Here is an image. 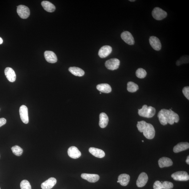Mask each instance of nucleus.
I'll return each mask as SVG.
<instances>
[{
	"label": "nucleus",
	"instance_id": "30",
	"mask_svg": "<svg viewBox=\"0 0 189 189\" xmlns=\"http://www.w3.org/2000/svg\"><path fill=\"white\" fill-rule=\"evenodd\" d=\"M162 184L163 189H171L173 187V183L169 181H164L163 183Z\"/></svg>",
	"mask_w": 189,
	"mask_h": 189
},
{
	"label": "nucleus",
	"instance_id": "13",
	"mask_svg": "<svg viewBox=\"0 0 189 189\" xmlns=\"http://www.w3.org/2000/svg\"><path fill=\"white\" fill-rule=\"evenodd\" d=\"M5 74L8 80L14 83L16 80V76L14 71L10 68H7L5 70Z\"/></svg>",
	"mask_w": 189,
	"mask_h": 189
},
{
	"label": "nucleus",
	"instance_id": "4",
	"mask_svg": "<svg viewBox=\"0 0 189 189\" xmlns=\"http://www.w3.org/2000/svg\"><path fill=\"white\" fill-rule=\"evenodd\" d=\"M152 15L154 19L160 21L166 18L167 16V13L160 7H156L153 10Z\"/></svg>",
	"mask_w": 189,
	"mask_h": 189
},
{
	"label": "nucleus",
	"instance_id": "10",
	"mask_svg": "<svg viewBox=\"0 0 189 189\" xmlns=\"http://www.w3.org/2000/svg\"><path fill=\"white\" fill-rule=\"evenodd\" d=\"M112 51V48L109 46H104L101 47L98 52V56L101 58H105L108 56Z\"/></svg>",
	"mask_w": 189,
	"mask_h": 189
},
{
	"label": "nucleus",
	"instance_id": "26",
	"mask_svg": "<svg viewBox=\"0 0 189 189\" xmlns=\"http://www.w3.org/2000/svg\"><path fill=\"white\" fill-rule=\"evenodd\" d=\"M139 87L137 84L133 82H129L127 84V90L129 92L134 93L137 91Z\"/></svg>",
	"mask_w": 189,
	"mask_h": 189
},
{
	"label": "nucleus",
	"instance_id": "39",
	"mask_svg": "<svg viewBox=\"0 0 189 189\" xmlns=\"http://www.w3.org/2000/svg\"><path fill=\"white\" fill-rule=\"evenodd\" d=\"M0 157H1V156H0Z\"/></svg>",
	"mask_w": 189,
	"mask_h": 189
},
{
	"label": "nucleus",
	"instance_id": "24",
	"mask_svg": "<svg viewBox=\"0 0 189 189\" xmlns=\"http://www.w3.org/2000/svg\"><path fill=\"white\" fill-rule=\"evenodd\" d=\"M41 6L47 12H52L55 11V6L51 2L47 1H44L41 2Z\"/></svg>",
	"mask_w": 189,
	"mask_h": 189
},
{
	"label": "nucleus",
	"instance_id": "12",
	"mask_svg": "<svg viewBox=\"0 0 189 189\" xmlns=\"http://www.w3.org/2000/svg\"><path fill=\"white\" fill-rule=\"evenodd\" d=\"M148 180V177L147 175L145 173H141L139 175L137 181V186L138 187H143L146 184Z\"/></svg>",
	"mask_w": 189,
	"mask_h": 189
},
{
	"label": "nucleus",
	"instance_id": "22",
	"mask_svg": "<svg viewBox=\"0 0 189 189\" xmlns=\"http://www.w3.org/2000/svg\"><path fill=\"white\" fill-rule=\"evenodd\" d=\"M130 180V176L127 174H123L119 175L118 177V183L122 186H126L128 184Z\"/></svg>",
	"mask_w": 189,
	"mask_h": 189
},
{
	"label": "nucleus",
	"instance_id": "38",
	"mask_svg": "<svg viewBox=\"0 0 189 189\" xmlns=\"http://www.w3.org/2000/svg\"><path fill=\"white\" fill-rule=\"evenodd\" d=\"M101 94V93H100V94Z\"/></svg>",
	"mask_w": 189,
	"mask_h": 189
},
{
	"label": "nucleus",
	"instance_id": "5",
	"mask_svg": "<svg viewBox=\"0 0 189 189\" xmlns=\"http://www.w3.org/2000/svg\"><path fill=\"white\" fill-rule=\"evenodd\" d=\"M174 180L179 181H187L189 179V176L186 172L178 171L173 173L171 175Z\"/></svg>",
	"mask_w": 189,
	"mask_h": 189
},
{
	"label": "nucleus",
	"instance_id": "25",
	"mask_svg": "<svg viewBox=\"0 0 189 189\" xmlns=\"http://www.w3.org/2000/svg\"><path fill=\"white\" fill-rule=\"evenodd\" d=\"M69 71L72 74L76 76H83L85 74V72L83 69L75 67H70L69 68Z\"/></svg>",
	"mask_w": 189,
	"mask_h": 189
},
{
	"label": "nucleus",
	"instance_id": "17",
	"mask_svg": "<svg viewBox=\"0 0 189 189\" xmlns=\"http://www.w3.org/2000/svg\"><path fill=\"white\" fill-rule=\"evenodd\" d=\"M57 182L56 178H51L41 184L42 189H51L55 185Z\"/></svg>",
	"mask_w": 189,
	"mask_h": 189
},
{
	"label": "nucleus",
	"instance_id": "16",
	"mask_svg": "<svg viewBox=\"0 0 189 189\" xmlns=\"http://www.w3.org/2000/svg\"><path fill=\"white\" fill-rule=\"evenodd\" d=\"M81 178L90 183H95L99 179V176L96 174L83 173L81 175Z\"/></svg>",
	"mask_w": 189,
	"mask_h": 189
},
{
	"label": "nucleus",
	"instance_id": "37",
	"mask_svg": "<svg viewBox=\"0 0 189 189\" xmlns=\"http://www.w3.org/2000/svg\"><path fill=\"white\" fill-rule=\"evenodd\" d=\"M142 141V142H144V141Z\"/></svg>",
	"mask_w": 189,
	"mask_h": 189
},
{
	"label": "nucleus",
	"instance_id": "31",
	"mask_svg": "<svg viewBox=\"0 0 189 189\" xmlns=\"http://www.w3.org/2000/svg\"><path fill=\"white\" fill-rule=\"evenodd\" d=\"M154 189H163L162 183L159 181H156L154 183L153 186Z\"/></svg>",
	"mask_w": 189,
	"mask_h": 189
},
{
	"label": "nucleus",
	"instance_id": "40",
	"mask_svg": "<svg viewBox=\"0 0 189 189\" xmlns=\"http://www.w3.org/2000/svg\"><path fill=\"white\" fill-rule=\"evenodd\" d=\"M0 189H1V188H0Z\"/></svg>",
	"mask_w": 189,
	"mask_h": 189
},
{
	"label": "nucleus",
	"instance_id": "32",
	"mask_svg": "<svg viewBox=\"0 0 189 189\" xmlns=\"http://www.w3.org/2000/svg\"><path fill=\"white\" fill-rule=\"evenodd\" d=\"M183 93L184 95L188 100L189 99V87L186 86L184 87L183 89Z\"/></svg>",
	"mask_w": 189,
	"mask_h": 189
},
{
	"label": "nucleus",
	"instance_id": "9",
	"mask_svg": "<svg viewBox=\"0 0 189 189\" xmlns=\"http://www.w3.org/2000/svg\"><path fill=\"white\" fill-rule=\"evenodd\" d=\"M121 37L125 43L129 45H133L135 44L133 37L130 32L126 31L122 32Z\"/></svg>",
	"mask_w": 189,
	"mask_h": 189
},
{
	"label": "nucleus",
	"instance_id": "18",
	"mask_svg": "<svg viewBox=\"0 0 189 189\" xmlns=\"http://www.w3.org/2000/svg\"><path fill=\"white\" fill-rule=\"evenodd\" d=\"M173 164V161L171 159L167 157H163L160 158L158 160L159 166L161 168L168 167L172 166Z\"/></svg>",
	"mask_w": 189,
	"mask_h": 189
},
{
	"label": "nucleus",
	"instance_id": "27",
	"mask_svg": "<svg viewBox=\"0 0 189 189\" xmlns=\"http://www.w3.org/2000/svg\"><path fill=\"white\" fill-rule=\"evenodd\" d=\"M11 150L14 155L17 156H21L23 152V149L18 145L12 147Z\"/></svg>",
	"mask_w": 189,
	"mask_h": 189
},
{
	"label": "nucleus",
	"instance_id": "6",
	"mask_svg": "<svg viewBox=\"0 0 189 189\" xmlns=\"http://www.w3.org/2000/svg\"><path fill=\"white\" fill-rule=\"evenodd\" d=\"M120 61L118 59L113 58L107 60L105 63L106 68L109 70L114 71L118 68Z\"/></svg>",
	"mask_w": 189,
	"mask_h": 189
},
{
	"label": "nucleus",
	"instance_id": "3",
	"mask_svg": "<svg viewBox=\"0 0 189 189\" xmlns=\"http://www.w3.org/2000/svg\"><path fill=\"white\" fill-rule=\"evenodd\" d=\"M138 114L139 115L147 118L153 117L155 115L156 112L155 108L152 106H148L146 105H144L141 109H138Z\"/></svg>",
	"mask_w": 189,
	"mask_h": 189
},
{
	"label": "nucleus",
	"instance_id": "34",
	"mask_svg": "<svg viewBox=\"0 0 189 189\" xmlns=\"http://www.w3.org/2000/svg\"><path fill=\"white\" fill-rule=\"evenodd\" d=\"M186 163L187 164H189V156H187V160H186Z\"/></svg>",
	"mask_w": 189,
	"mask_h": 189
},
{
	"label": "nucleus",
	"instance_id": "35",
	"mask_svg": "<svg viewBox=\"0 0 189 189\" xmlns=\"http://www.w3.org/2000/svg\"><path fill=\"white\" fill-rule=\"evenodd\" d=\"M3 43V40L0 37V44H2Z\"/></svg>",
	"mask_w": 189,
	"mask_h": 189
},
{
	"label": "nucleus",
	"instance_id": "2",
	"mask_svg": "<svg viewBox=\"0 0 189 189\" xmlns=\"http://www.w3.org/2000/svg\"><path fill=\"white\" fill-rule=\"evenodd\" d=\"M137 126L138 131L141 133H143L144 136L146 138L152 140L155 137V129L151 124L142 121L138 122Z\"/></svg>",
	"mask_w": 189,
	"mask_h": 189
},
{
	"label": "nucleus",
	"instance_id": "1",
	"mask_svg": "<svg viewBox=\"0 0 189 189\" xmlns=\"http://www.w3.org/2000/svg\"><path fill=\"white\" fill-rule=\"evenodd\" d=\"M158 117L160 123L163 125H166L168 123L173 125L175 123H178L179 120L178 114L171 109H161L158 113Z\"/></svg>",
	"mask_w": 189,
	"mask_h": 189
},
{
	"label": "nucleus",
	"instance_id": "23",
	"mask_svg": "<svg viewBox=\"0 0 189 189\" xmlns=\"http://www.w3.org/2000/svg\"><path fill=\"white\" fill-rule=\"evenodd\" d=\"M97 89L101 93H109L112 91L111 86L107 83L99 84L96 87Z\"/></svg>",
	"mask_w": 189,
	"mask_h": 189
},
{
	"label": "nucleus",
	"instance_id": "19",
	"mask_svg": "<svg viewBox=\"0 0 189 189\" xmlns=\"http://www.w3.org/2000/svg\"><path fill=\"white\" fill-rule=\"evenodd\" d=\"M189 148V144L188 142H181L174 147V152L178 153L180 152L187 150Z\"/></svg>",
	"mask_w": 189,
	"mask_h": 189
},
{
	"label": "nucleus",
	"instance_id": "14",
	"mask_svg": "<svg viewBox=\"0 0 189 189\" xmlns=\"http://www.w3.org/2000/svg\"><path fill=\"white\" fill-rule=\"evenodd\" d=\"M44 56L46 60L49 63H56L58 59L55 53L51 51H46L44 52Z\"/></svg>",
	"mask_w": 189,
	"mask_h": 189
},
{
	"label": "nucleus",
	"instance_id": "36",
	"mask_svg": "<svg viewBox=\"0 0 189 189\" xmlns=\"http://www.w3.org/2000/svg\"><path fill=\"white\" fill-rule=\"evenodd\" d=\"M130 1V2H135V0H130V1Z\"/></svg>",
	"mask_w": 189,
	"mask_h": 189
},
{
	"label": "nucleus",
	"instance_id": "28",
	"mask_svg": "<svg viewBox=\"0 0 189 189\" xmlns=\"http://www.w3.org/2000/svg\"><path fill=\"white\" fill-rule=\"evenodd\" d=\"M136 75L137 78L140 79H143L145 78L147 75V73L145 69L140 68L137 69L136 72Z\"/></svg>",
	"mask_w": 189,
	"mask_h": 189
},
{
	"label": "nucleus",
	"instance_id": "20",
	"mask_svg": "<svg viewBox=\"0 0 189 189\" xmlns=\"http://www.w3.org/2000/svg\"><path fill=\"white\" fill-rule=\"evenodd\" d=\"M89 152L94 156L98 158H102L105 156V152L101 149L94 148H90L89 150Z\"/></svg>",
	"mask_w": 189,
	"mask_h": 189
},
{
	"label": "nucleus",
	"instance_id": "29",
	"mask_svg": "<svg viewBox=\"0 0 189 189\" xmlns=\"http://www.w3.org/2000/svg\"><path fill=\"white\" fill-rule=\"evenodd\" d=\"M21 189H31V186L28 181L24 180L21 181L20 184Z\"/></svg>",
	"mask_w": 189,
	"mask_h": 189
},
{
	"label": "nucleus",
	"instance_id": "11",
	"mask_svg": "<svg viewBox=\"0 0 189 189\" xmlns=\"http://www.w3.org/2000/svg\"><path fill=\"white\" fill-rule=\"evenodd\" d=\"M149 43L153 48L156 51H160L161 48V44L159 39L155 36H151L149 39Z\"/></svg>",
	"mask_w": 189,
	"mask_h": 189
},
{
	"label": "nucleus",
	"instance_id": "7",
	"mask_svg": "<svg viewBox=\"0 0 189 189\" xmlns=\"http://www.w3.org/2000/svg\"><path fill=\"white\" fill-rule=\"evenodd\" d=\"M17 12L20 17L23 19L28 18L30 14L29 7L24 5H20L17 7Z\"/></svg>",
	"mask_w": 189,
	"mask_h": 189
},
{
	"label": "nucleus",
	"instance_id": "21",
	"mask_svg": "<svg viewBox=\"0 0 189 189\" xmlns=\"http://www.w3.org/2000/svg\"><path fill=\"white\" fill-rule=\"evenodd\" d=\"M109 118L107 115L105 113H101L99 115V126L102 128L106 127L108 125Z\"/></svg>",
	"mask_w": 189,
	"mask_h": 189
},
{
	"label": "nucleus",
	"instance_id": "15",
	"mask_svg": "<svg viewBox=\"0 0 189 189\" xmlns=\"http://www.w3.org/2000/svg\"><path fill=\"white\" fill-rule=\"evenodd\" d=\"M68 156L72 158L78 159L80 157L81 153L78 148L75 146H71L68 150Z\"/></svg>",
	"mask_w": 189,
	"mask_h": 189
},
{
	"label": "nucleus",
	"instance_id": "8",
	"mask_svg": "<svg viewBox=\"0 0 189 189\" xmlns=\"http://www.w3.org/2000/svg\"><path fill=\"white\" fill-rule=\"evenodd\" d=\"M19 113L22 122L25 124H28L29 122L28 110L27 107L22 105L20 108Z\"/></svg>",
	"mask_w": 189,
	"mask_h": 189
},
{
	"label": "nucleus",
	"instance_id": "33",
	"mask_svg": "<svg viewBox=\"0 0 189 189\" xmlns=\"http://www.w3.org/2000/svg\"><path fill=\"white\" fill-rule=\"evenodd\" d=\"M6 123V119L4 118H0V127L4 125Z\"/></svg>",
	"mask_w": 189,
	"mask_h": 189
}]
</instances>
